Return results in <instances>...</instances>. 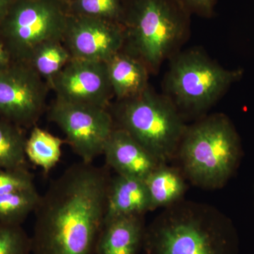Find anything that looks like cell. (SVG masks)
<instances>
[{"mask_svg": "<svg viewBox=\"0 0 254 254\" xmlns=\"http://www.w3.org/2000/svg\"><path fill=\"white\" fill-rule=\"evenodd\" d=\"M13 62L14 61L11 58V55L9 54V51L6 49L4 42L0 36V70L7 67Z\"/></svg>", "mask_w": 254, "mask_h": 254, "instance_id": "d4e9b609", "label": "cell"}, {"mask_svg": "<svg viewBox=\"0 0 254 254\" xmlns=\"http://www.w3.org/2000/svg\"><path fill=\"white\" fill-rule=\"evenodd\" d=\"M190 14L182 0H125L123 50L156 73L187 39Z\"/></svg>", "mask_w": 254, "mask_h": 254, "instance_id": "3957f363", "label": "cell"}, {"mask_svg": "<svg viewBox=\"0 0 254 254\" xmlns=\"http://www.w3.org/2000/svg\"></svg>", "mask_w": 254, "mask_h": 254, "instance_id": "83f0119b", "label": "cell"}, {"mask_svg": "<svg viewBox=\"0 0 254 254\" xmlns=\"http://www.w3.org/2000/svg\"><path fill=\"white\" fill-rule=\"evenodd\" d=\"M146 227L143 216L119 217L104 222L95 254H138L143 248Z\"/></svg>", "mask_w": 254, "mask_h": 254, "instance_id": "5bb4252c", "label": "cell"}, {"mask_svg": "<svg viewBox=\"0 0 254 254\" xmlns=\"http://www.w3.org/2000/svg\"><path fill=\"white\" fill-rule=\"evenodd\" d=\"M108 110L115 127L129 133L160 163L177 154L187 127L166 95L148 86L138 96L116 100Z\"/></svg>", "mask_w": 254, "mask_h": 254, "instance_id": "5b68a950", "label": "cell"}, {"mask_svg": "<svg viewBox=\"0 0 254 254\" xmlns=\"http://www.w3.org/2000/svg\"><path fill=\"white\" fill-rule=\"evenodd\" d=\"M110 181L106 169L81 161L50 182L34 212L32 254H95Z\"/></svg>", "mask_w": 254, "mask_h": 254, "instance_id": "6da1fadb", "label": "cell"}, {"mask_svg": "<svg viewBox=\"0 0 254 254\" xmlns=\"http://www.w3.org/2000/svg\"><path fill=\"white\" fill-rule=\"evenodd\" d=\"M26 141L19 126L0 118V170L25 168Z\"/></svg>", "mask_w": 254, "mask_h": 254, "instance_id": "d6986e66", "label": "cell"}, {"mask_svg": "<svg viewBox=\"0 0 254 254\" xmlns=\"http://www.w3.org/2000/svg\"><path fill=\"white\" fill-rule=\"evenodd\" d=\"M56 98L109 108L114 97L106 63L72 58L50 85Z\"/></svg>", "mask_w": 254, "mask_h": 254, "instance_id": "30bf717a", "label": "cell"}, {"mask_svg": "<svg viewBox=\"0 0 254 254\" xmlns=\"http://www.w3.org/2000/svg\"><path fill=\"white\" fill-rule=\"evenodd\" d=\"M151 210L144 180L118 175L110 179L107 193L105 222L123 216H143Z\"/></svg>", "mask_w": 254, "mask_h": 254, "instance_id": "4fadbf2b", "label": "cell"}, {"mask_svg": "<svg viewBox=\"0 0 254 254\" xmlns=\"http://www.w3.org/2000/svg\"><path fill=\"white\" fill-rule=\"evenodd\" d=\"M70 15L97 18L123 24L125 0H71L67 2Z\"/></svg>", "mask_w": 254, "mask_h": 254, "instance_id": "44dd1931", "label": "cell"}, {"mask_svg": "<svg viewBox=\"0 0 254 254\" xmlns=\"http://www.w3.org/2000/svg\"><path fill=\"white\" fill-rule=\"evenodd\" d=\"M107 70L116 100L138 96L148 88L150 71L141 60L122 50L106 62Z\"/></svg>", "mask_w": 254, "mask_h": 254, "instance_id": "9a60e30c", "label": "cell"}, {"mask_svg": "<svg viewBox=\"0 0 254 254\" xmlns=\"http://www.w3.org/2000/svg\"><path fill=\"white\" fill-rule=\"evenodd\" d=\"M41 195L36 187L0 195V224L21 225L34 213Z\"/></svg>", "mask_w": 254, "mask_h": 254, "instance_id": "ffe728a7", "label": "cell"}, {"mask_svg": "<svg viewBox=\"0 0 254 254\" xmlns=\"http://www.w3.org/2000/svg\"><path fill=\"white\" fill-rule=\"evenodd\" d=\"M165 164H160L144 180L151 210L171 206L180 200L186 190V185L180 171Z\"/></svg>", "mask_w": 254, "mask_h": 254, "instance_id": "2e32d148", "label": "cell"}, {"mask_svg": "<svg viewBox=\"0 0 254 254\" xmlns=\"http://www.w3.org/2000/svg\"><path fill=\"white\" fill-rule=\"evenodd\" d=\"M63 1H64L65 2H68V1H71V0H63Z\"/></svg>", "mask_w": 254, "mask_h": 254, "instance_id": "4316f807", "label": "cell"}, {"mask_svg": "<svg viewBox=\"0 0 254 254\" xmlns=\"http://www.w3.org/2000/svg\"><path fill=\"white\" fill-rule=\"evenodd\" d=\"M64 141L49 131L36 127L26 138L25 153L32 163L48 173L59 163Z\"/></svg>", "mask_w": 254, "mask_h": 254, "instance_id": "ac0fdd59", "label": "cell"}, {"mask_svg": "<svg viewBox=\"0 0 254 254\" xmlns=\"http://www.w3.org/2000/svg\"><path fill=\"white\" fill-rule=\"evenodd\" d=\"M68 17L63 0H15L0 23V36L13 61L25 63L41 43L63 41Z\"/></svg>", "mask_w": 254, "mask_h": 254, "instance_id": "52a82bcc", "label": "cell"}, {"mask_svg": "<svg viewBox=\"0 0 254 254\" xmlns=\"http://www.w3.org/2000/svg\"><path fill=\"white\" fill-rule=\"evenodd\" d=\"M190 13L210 18L214 14L217 0H182Z\"/></svg>", "mask_w": 254, "mask_h": 254, "instance_id": "cb8c5ba5", "label": "cell"}, {"mask_svg": "<svg viewBox=\"0 0 254 254\" xmlns=\"http://www.w3.org/2000/svg\"><path fill=\"white\" fill-rule=\"evenodd\" d=\"M173 56L164 81L165 95L180 113L208 110L244 76L242 68L223 67L198 48Z\"/></svg>", "mask_w": 254, "mask_h": 254, "instance_id": "8992f818", "label": "cell"}, {"mask_svg": "<svg viewBox=\"0 0 254 254\" xmlns=\"http://www.w3.org/2000/svg\"><path fill=\"white\" fill-rule=\"evenodd\" d=\"M49 90L27 63L13 62L0 70V118L19 127L33 126L44 113Z\"/></svg>", "mask_w": 254, "mask_h": 254, "instance_id": "9c48e42d", "label": "cell"}, {"mask_svg": "<svg viewBox=\"0 0 254 254\" xmlns=\"http://www.w3.org/2000/svg\"><path fill=\"white\" fill-rule=\"evenodd\" d=\"M146 227V254H239L240 239L226 216L209 210L173 208Z\"/></svg>", "mask_w": 254, "mask_h": 254, "instance_id": "7a4b0ae2", "label": "cell"}, {"mask_svg": "<svg viewBox=\"0 0 254 254\" xmlns=\"http://www.w3.org/2000/svg\"><path fill=\"white\" fill-rule=\"evenodd\" d=\"M0 254H32L31 238L21 225L0 224Z\"/></svg>", "mask_w": 254, "mask_h": 254, "instance_id": "7402d4cb", "label": "cell"}, {"mask_svg": "<svg viewBox=\"0 0 254 254\" xmlns=\"http://www.w3.org/2000/svg\"><path fill=\"white\" fill-rule=\"evenodd\" d=\"M48 118L63 131L66 143L81 161L88 163L103 154L115 127L107 108L69 103L57 98L49 107Z\"/></svg>", "mask_w": 254, "mask_h": 254, "instance_id": "ba28073f", "label": "cell"}, {"mask_svg": "<svg viewBox=\"0 0 254 254\" xmlns=\"http://www.w3.org/2000/svg\"><path fill=\"white\" fill-rule=\"evenodd\" d=\"M63 40H50L37 46L25 63L50 85L58 73L72 59Z\"/></svg>", "mask_w": 254, "mask_h": 254, "instance_id": "e0dca14e", "label": "cell"}, {"mask_svg": "<svg viewBox=\"0 0 254 254\" xmlns=\"http://www.w3.org/2000/svg\"><path fill=\"white\" fill-rule=\"evenodd\" d=\"M107 165L118 175L145 180L160 162L123 128L115 127L103 154Z\"/></svg>", "mask_w": 254, "mask_h": 254, "instance_id": "7c38bea8", "label": "cell"}, {"mask_svg": "<svg viewBox=\"0 0 254 254\" xmlns=\"http://www.w3.org/2000/svg\"><path fill=\"white\" fill-rule=\"evenodd\" d=\"M177 155L192 183L218 189L237 171L243 149L235 125L226 115L218 113L187 127Z\"/></svg>", "mask_w": 254, "mask_h": 254, "instance_id": "277c9868", "label": "cell"}, {"mask_svg": "<svg viewBox=\"0 0 254 254\" xmlns=\"http://www.w3.org/2000/svg\"><path fill=\"white\" fill-rule=\"evenodd\" d=\"M35 187L34 177L26 168L0 170V195Z\"/></svg>", "mask_w": 254, "mask_h": 254, "instance_id": "603a6c76", "label": "cell"}, {"mask_svg": "<svg viewBox=\"0 0 254 254\" xmlns=\"http://www.w3.org/2000/svg\"><path fill=\"white\" fill-rule=\"evenodd\" d=\"M15 0H0V23L6 17Z\"/></svg>", "mask_w": 254, "mask_h": 254, "instance_id": "484cf974", "label": "cell"}, {"mask_svg": "<svg viewBox=\"0 0 254 254\" xmlns=\"http://www.w3.org/2000/svg\"><path fill=\"white\" fill-rule=\"evenodd\" d=\"M63 43L73 58L106 63L125 46L122 23L69 14Z\"/></svg>", "mask_w": 254, "mask_h": 254, "instance_id": "8fae6325", "label": "cell"}]
</instances>
